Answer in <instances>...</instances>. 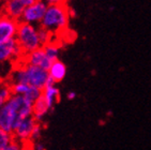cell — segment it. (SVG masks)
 I'll return each mask as SVG.
<instances>
[{"mask_svg": "<svg viewBox=\"0 0 151 150\" xmlns=\"http://www.w3.org/2000/svg\"><path fill=\"white\" fill-rule=\"evenodd\" d=\"M33 114V103L25 97L12 94L4 105L0 108V128L9 133H13L23 119Z\"/></svg>", "mask_w": 151, "mask_h": 150, "instance_id": "6da1fadb", "label": "cell"}, {"mask_svg": "<svg viewBox=\"0 0 151 150\" xmlns=\"http://www.w3.org/2000/svg\"><path fill=\"white\" fill-rule=\"evenodd\" d=\"M50 77L48 71L38 66L25 63L20 60L19 63L12 70L9 84H26L43 90Z\"/></svg>", "mask_w": 151, "mask_h": 150, "instance_id": "7a4b0ae2", "label": "cell"}, {"mask_svg": "<svg viewBox=\"0 0 151 150\" xmlns=\"http://www.w3.org/2000/svg\"><path fill=\"white\" fill-rule=\"evenodd\" d=\"M70 10L71 8L65 2L52 1L47 4L46 12L40 27L50 31L52 35L63 31L70 23Z\"/></svg>", "mask_w": 151, "mask_h": 150, "instance_id": "3957f363", "label": "cell"}, {"mask_svg": "<svg viewBox=\"0 0 151 150\" xmlns=\"http://www.w3.org/2000/svg\"><path fill=\"white\" fill-rule=\"evenodd\" d=\"M39 27L30 24L19 23L15 40L19 45L24 56L42 47L38 32Z\"/></svg>", "mask_w": 151, "mask_h": 150, "instance_id": "277c9868", "label": "cell"}, {"mask_svg": "<svg viewBox=\"0 0 151 150\" xmlns=\"http://www.w3.org/2000/svg\"><path fill=\"white\" fill-rule=\"evenodd\" d=\"M48 3L42 0H35L31 4L27 6L20 18V23L30 24V25H40L43 19Z\"/></svg>", "mask_w": 151, "mask_h": 150, "instance_id": "5b68a950", "label": "cell"}, {"mask_svg": "<svg viewBox=\"0 0 151 150\" xmlns=\"http://www.w3.org/2000/svg\"><path fill=\"white\" fill-rule=\"evenodd\" d=\"M24 54L15 39L0 44V64L12 61L17 62L22 60Z\"/></svg>", "mask_w": 151, "mask_h": 150, "instance_id": "8992f818", "label": "cell"}, {"mask_svg": "<svg viewBox=\"0 0 151 150\" xmlns=\"http://www.w3.org/2000/svg\"><path fill=\"white\" fill-rule=\"evenodd\" d=\"M19 23V20L13 19L0 12V44L14 40Z\"/></svg>", "mask_w": 151, "mask_h": 150, "instance_id": "52a82bcc", "label": "cell"}, {"mask_svg": "<svg viewBox=\"0 0 151 150\" xmlns=\"http://www.w3.org/2000/svg\"><path fill=\"white\" fill-rule=\"evenodd\" d=\"M37 123H38V121L35 120L33 116L23 119L16 125V128L12 133L13 138L15 141H20V143H30L32 132H33V129L37 125Z\"/></svg>", "mask_w": 151, "mask_h": 150, "instance_id": "ba28073f", "label": "cell"}, {"mask_svg": "<svg viewBox=\"0 0 151 150\" xmlns=\"http://www.w3.org/2000/svg\"><path fill=\"white\" fill-rule=\"evenodd\" d=\"M33 1L35 0H9V1L4 2L1 12L6 16L20 22V18L23 16L25 9L29 4H31Z\"/></svg>", "mask_w": 151, "mask_h": 150, "instance_id": "9c48e42d", "label": "cell"}, {"mask_svg": "<svg viewBox=\"0 0 151 150\" xmlns=\"http://www.w3.org/2000/svg\"><path fill=\"white\" fill-rule=\"evenodd\" d=\"M22 61L25 62V63L31 64V66L46 70V71L50 70V68L52 64V61L45 55L43 47H41V48L37 49L35 52L30 53L28 55H25L23 57V59H22Z\"/></svg>", "mask_w": 151, "mask_h": 150, "instance_id": "30bf717a", "label": "cell"}, {"mask_svg": "<svg viewBox=\"0 0 151 150\" xmlns=\"http://www.w3.org/2000/svg\"><path fill=\"white\" fill-rule=\"evenodd\" d=\"M42 98L44 99L48 108L52 110L54 107L56 106V104L60 101V90L58 89V87L56 85L45 87L42 90Z\"/></svg>", "mask_w": 151, "mask_h": 150, "instance_id": "8fae6325", "label": "cell"}, {"mask_svg": "<svg viewBox=\"0 0 151 150\" xmlns=\"http://www.w3.org/2000/svg\"><path fill=\"white\" fill-rule=\"evenodd\" d=\"M48 75L56 84L62 81L65 77V75H67V66H65V63L62 62L61 60L54 61L52 66L48 70Z\"/></svg>", "mask_w": 151, "mask_h": 150, "instance_id": "7c38bea8", "label": "cell"}, {"mask_svg": "<svg viewBox=\"0 0 151 150\" xmlns=\"http://www.w3.org/2000/svg\"><path fill=\"white\" fill-rule=\"evenodd\" d=\"M50 112V110L48 108V106L46 105V103H45V101H44V99L42 97L33 103V114H32V116L40 123H42L43 119L48 115Z\"/></svg>", "mask_w": 151, "mask_h": 150, "instance_id": "4fadbf2b", "label": "cell"}, {"mask_svg": "<svg viewBox=\"0 0 151 150\" xmlns=\"http://www.w3.org/2000/svg\"><path fill=\"white\" fill-rule=\"evenodd\" d=\"M43 50L45 55L50 58V60L54 61L59 60V55H60V46L56 42H52L43 46Z\"/></svg>", "mask_w": 151, "mask_h": 150, "instance_id": "5bb4252c", "label": "cell"}, {"mask_svg": "<svg viewBox=\"0 0 151 150\" xmlns=\"http://www.w3.org/2000/svg\"><path fill=\"white\" fill-rule=\"evenodd\" d=\"M12 97V90L9 83H0V108Z\"/></svg>", "mask_w": 151, "mask_h": 150, "instance_id": "9a60e30c", "label": "cell"}, {"mask_svg": "<svg viewBox=\"0 0 151 150\" xmlns=\"http://www.w3.org/2000/svg\"><path fill=\"white\" fill-rule=\"evenodd\" d=\"M13 135L12 133L6 132L0 128V150H3L6 147H8L12 141H13Z\"/></svg>", "mask_w": 151, "mask_h": 150, "instance_id": "2e32d148", "label": "cell"}, {"mask_svg": "<svg viewBox=\"0 0 151 150\" xmlns=\"http://www.w3.org/2000/svg\"><path fill=\"white\" fill-rule=\"evenodd\" d=\"M38 32H39V38H40L41 44H42V47H43L44 45H46V44L54 42L52 39V33L50 31H48V30H46V29L42 28V27H39Z\"/></svg>", "mask_w": 151, "mask_h": 150, "instance_id": "e0dca14e", "label": "cell"}, {"mask_svg": "<svg viewBox=\"0 0 151 150\" xmlns=\"http://www.w3.org/2000/svg\"><path fill=\"white\" fill-rule=\"evenodd\" d=\"M12 90V94L14 95H22V97H25L28 90L31 86H28L26 84H10Z\"/></svg>", "mask_w": 151, "mask_h": 150, "instance_id": "ac0fdd59", "label": "cell"}, {"mask_svg": "<svg viewBox=\"0 0 151 150\" xmlns=\"http://www.w3.org/2000/svg\"><path fill=\"white\" fill-rule=\"evenodd\" d=\"M3 150H30V143H20L13 139L11 144Z\"/></svg>", "mask_w": 151, "mask_h": 150, "instance_id": "d6986e66", "label": "cell"}, {"mask_svg": "<svg viewBox=\"0 0 151 150\" xmlns=\"http://www.w3.org/2000/svg\"><path fill=\"white\" fill-rule=\"evenodd\" d=\"M41 135H42V123L38 122V123H37V125L35 127V129H33V132H32L30 143H33V141H40V139H41Z\"/></svg>", "mask_w": 151, "mask_h": 150, "instance_id": "ffe728a7", "label": "cell"}, {"mask_svg": "<svg viewBox=\"0 0 151 150\" xmlns=\"http://www.w3.org/2000/svg\"><path fill=\"white\" fill-rule=\"evenodd\" d=\"M45 145L42 141H37L33 143H30V150H45Z\"/></svg>", "mask_w": 151, "mask_h": 150, "instance_id": "44dd1931", "label": "cell"}, {"mask_svg": "<svg viewBox=\"0 0 151 150\" xmlns=\"http://www.w3.org/2000/svg\"><path fill=\"white\" fill-rule=\"evenodd\" d=\"M76 92L75 91H69L68 92V94H67V98H68V100H70V101H73L74 99L76 98Z\"/></svg>", "mask_w": 151, "mask_h": 150, "instance_id": "7402d4cb", "label": "cell"}]
</instances>
